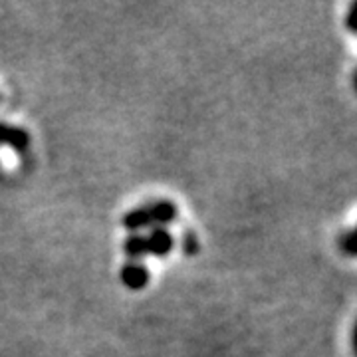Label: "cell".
<instances>
[{
  "instance_id": "1",
  "label": "cell",
  "mask_w": 357,
  "mask_h": 357,
  "mask_svg": "<svg viewBox=\"0 0 357 357\" xmlns=\"http://www.w3.org/2000/svg\"><path fill=\"white\" fill-rule=\"evenodd\" d=\"M177 218V204L169 199H155V201H147V203L129 208L121 217V225H123V229L133 234V232H143V230L159 229V227L167 229Z\"/></svg>"
},
{
  "instance_id": "2",
  "label": "cell",
  "mask_w": 357,
  "mask_h": 357,
  "mask_svg": "<svg viewBox=\"0 0 357 357\" xmlns=\"http://www.w3.org/2000/svg\"><path fill=\"white\" fill-rule=\"evenodd\" d=\"M141 246L143 256H153V258H167L175 248V236L165 227L151 229L147 232H141Z\"/></svg>"
},
{
  "instance_id": "3",
  "label": "cell",
  "mask_w": 357,
  "mask_h": 357,
  "mask_svg": "<svg viewBox=\"0 0 357 357\" xmlns=\"http://www.w3.org/2000/svg\"><path fill=\"white\" fill-rule=\"evenodd\" d=\"M119 280L131 292H141L151 280V272L143 260H128L119 270Z\"/></svg>"
},
{
  "instance_id": "4",
  "label": "cell",
  "mask_w": 357,
  "mask_h": 357,
  "mask_svg": "<svg viewBox=\"0 0 357 357\" xmlns=\"http://www.w3.org/2000/svg\"><path fill=\"white\" fill-rule=\"evenodd\" d=\"M0 147H8L16 153H26L30 149V133L20 126L0 121Z\"/></svg>"
},
{
  "instance_id": "5",
  "label": "cell",
  "mask_w": 357,
  "mask_h": 357,
  "mask_svg": "<svg viewBox=\"0 0 357 357\" xmlns=\"http://www.w3.org/2000/svg\"><path fill=\"white\" fill-rule=\"evenodd\" d=\"M342 250H344L347 256H354L357 258V230H351V232H345L342 236Z\"/></svg>"
},
{
  "instance_id": "6",
  "label": "cell",
  "mask_w": 357,
  "mask_h": 357,
  "mask_svg": "<svg viewBox=\"0 0 357 357\" xmlns=\"http://www.w3.org/2000/svg\"><path fill=\"white\" fill-rule=\"evenodd\" d=\"M183 250L187 256H195L199 252V238L192 230H185L183 234Z\"/></svg>"
},
{
  "instance_id": "7",
  "label": "cell",
  "mask_w": 357,
  "mask_h": 357,
  "mask_svg": "<svg viewBox=\"0 0 357 357\" xmlns=\"http://www.w3.org/2000/svg\"><path fill=\"white\" fill-rule=\"evenodd\" d=\"M345 26L357 36V2H354V4L349 6L347 14H345Z\"/></svg>"
},
{
  "instance_id": "8",
  "label": "cell",
  "mask_w": 357,
  "mask_h": 357,
  "mask_svg": "<svg viewBox=\"0 0 357 357\" xmlns=\"http://www.w3.org/2000/svg\"><path fill=\"white\" fill-rule=\"evenodd\" d=\"M354 349H356V356H357V324H356V330H354Z\"/></svg>"
},
{
  "instance_id": "9",
  "label": "cell",
  "mask_w": 357,
  "mask_h": 357,
  "mask_svg": "<svg viewBox=\"0 0 357 357\" xmlns=\"http://www.w3.org/2000/svg\"><path fill=\"white\" fill-rule=\"evenodd\" d=\"M356 89H357V72H356Z\"/></svg>"
}]
</instances>
